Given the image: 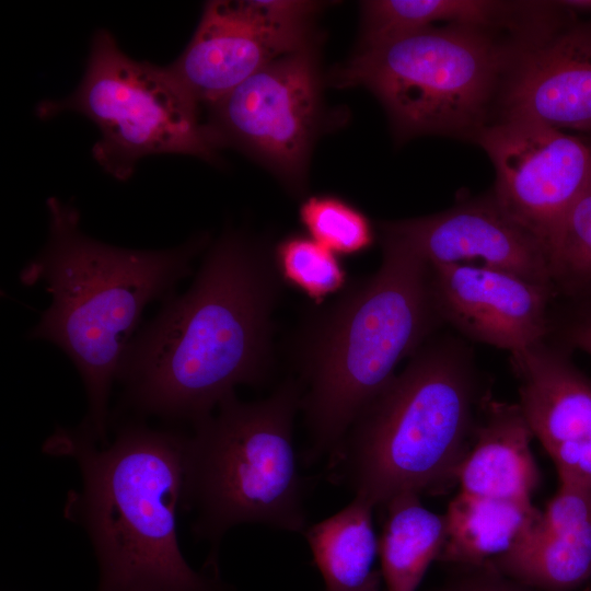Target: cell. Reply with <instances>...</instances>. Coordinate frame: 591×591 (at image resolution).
I'll return each instance as SVG.
<instances>
[{"instance_id":"obj_1","label":"cell","mask_w":591,"mask_h":591,"mask_svg":"<svg viewBox=\"0 0 591 591\" xmlns=\"http://www.w3.org/2000/svg\"><path fill=\"white\" fill-rule=\"evenodd\" d=\"M271 250L229 231L209 248L181 296L138 329L120 366L124 403L142 415L193 425L240 384H258L271 350L280 293Z\"/></svg>"},{"instance_id":"obj_2","label":"cell","mask_w":591,"mask_h":591,"mask_svg":"<svg viewBox=\"0 0 591 591\" xmlns=\"http://www.w3.org/2000/svg\"><path fill=\"white\" fill-rule=\"evenodd\" d=\"M186 442L178 430L130 421L101 445L81 426L59 427L44 443L80 468L81 489L69 493L63 512L92 543L97 591H229L217 572L194 570L179 548Z\"/></svg>"},{"instance_id":"obj_3","label":"cell","mask_w":591,"mask_h":591,"mask_svg":"<svg viewBox=\"0 0 591 591\" xmlns=\"http://www.w3.org/2000/svg\"><path fill=\"white\" fill-rule=\"evenodd\" d=\"M47 209V242L20 273L22 283H43L51 297L30 337L57 346L70 358L88 396L81 426L106 443L109 394L142 312L152 301L167 299L190 275L208 236L170 250L124 248L83 233L73 206L49 198Z\"/></svg>"},{"instance_id":"obj_4","label":"cell","mask_w":591,"mask_h":591,"mask_svg":"<svg viewBox=\"0 0 591 591\" xmlns=\"http://www.w3.org/2000/svg\"><path fill=\"white\" fill-rule=\"evenodd\" d=\"M430 267L399 239L382 233L375 274L323 314L304 351L301 398L314 454L338 452L347 430L441 324Z\"/></svg>"},{"instance_id":"obj_5","label":"cell","mask_w":591,"mask_h":591,"mask_svg":"<svg viewBox=\"0 0 591 591\" xmlns=\"http://www.w3.org/2000/svg\"><path fill=\"white\" fill-rule=\"evenodd\" d=\"M488 395L465 343L430 337L361 413L336 453L356 496L378 507L403 493L452 487Z\"/></svg>"},{"instance_id":"obj_6","label":"cell","mask_w":591,"mask_h":591,"mask_svg":"<svg viewBox=\"0 0 591 591\" xmlns=\"http://www.w3.org/2000/svg\"><path fill=\"white\" fill-rule=\"evenodd\" d=\"M517 37L474 26H432L356 48L328 82L371 92L399 141L428 135L474 140L496 113Z\"/></svg>"},{"instance_id":"obj_7","label":"cell","mask_w":591,"mask_h":591,"mask_svg":"<svg viewBox=\"0 0 591 591\" xmlns=\"http://www.w3.org/2000/svg\"><path fill=\"white\" fill-rule=\"evenodd\" d=\"M296 382L268 398L227 397L187 434L182 508L195 510L194 533L218 544L232 526L260 523L301 532L303 479L292 441L301 407Z\"/></svg>"},{"instance_id":"obj_8","label":"cell","mask_w":591,"mask_h":591,"mask_svg":"<svg viewBox=\"0 0 591 591\" xmlns=\"http://www.w3.org/2000/svg\"><path fill=\"white\" fill-rule=\"evenodd\" d=\"M65 112L89 118L100 131L94 160L111 176L128 179L149 155L185 154L218 161L213 135L201 106L181 86L167 67L127 56L113 35L97 31L84 76L69 96L42 102L38 116Z\"/></svg>"},{"instance_id":"obj_9","label":"cell","mask_w":591,"mask_h":591,"mask_svg":"<svg viewBox=\"0 0 591 591\" xmlns=\"http://www.w3.org/2000/svg\"><path fill=\"white\" fill-rule=\"evenodd\" d=\"M320 43L273 60L207 107L218 147L246 154L292 194L305 188L326 119Z\"/></svg>"},{"instance_id":"obj_10","label":"cell","mask_w":591,"mask_h":591,"mask_svg":"<svg viewBox=\"0 0 591 591\" xmlns=\"http://www.w3.org/2000/svg\"><path fill=\"white\" fill-rule=\"evenodd\" d=\"M327 2L208 1L171 74L209 107L273 60L321 42L314 27Z\"/></svg>"},{"instance_id":"obj_11","label":"cell","mask_w":591,"mask_h":591,"mask_svg":"<svg viewBox=\"0 0 591 591\" xmlns=\"http://www.w3.org/2000/svg\"><path fill=\"white\" fill-rule=\"evenodd\" d=\"M474 141L491 160L500 207L547 247L591 177V141L526 120H497Z\"/></svg>"},{"instance_id":"obj_12","label":"cell","mask_w":591,"mask_h":591,"mask_svg":"<svg viewBox=\"0 0 591 591\" xmlns=\"http://www.w3.org/2000/svg\"><path fill=\"white\" fill-rule=\"evenodd\" d=\"M568 15L518 36L495 121L591 129V21L572 22Z\"/></svg>"},{"instance_id":"obj_13","label":"cell","mask_w":591,"mask_h":591,"mask_svg":"<svg viewBox=\"0 0 591 591\" xmlns=\"http://www.w3.org/2000/svg\"><path fill=\"white\" fill-rule=\"evenodd\" d=\"M379 228L428 265L483 266L554 289L547 247L512 219L493 193L434 215L382 222Z\"/></svg>"},{"instance_id":"obj_14","label":"cell","mask_w":591,"mask_h":591,"mask_svg":"<svg viewBox=\"0 0 591 591\" xmlns=\"http://www.w3.org/2000/svg\"><path fill=\"white\" fill-rule=\"evenodd\" d=\"M429 267L441 322L465 338L512 354L549 336L553 288L483 266Z\"/></svg>"},{"instance_id":"obj_15","label":"cell","mask_w":591,"mask_h":591,"mask_svg":"<svg viewBox=\"0 0 591 591\" xmlns=\"http://www.w3.org/2000/svg\"><path fill=\"white\" fill-rule=\"evenodd\" d=\"M510 355L518 405L559 482L591 485V380L549 337Z\"/></svg>"},{"instance_id":"obj_16","label":"cell","mask_w":591,"mask_h":591,"mask_svg":"<svg viewBox=\"0 0 591 591\" xmlns=\"http://www.w3.org/2000/svg\"><path fill=\"white\" fill-rule=\"evenodd\" d=\"M541 591H575L591 578V485L559 482L526 533L491 560Z\"/></svg>"},{"instance_id":"obj_17","label":"cell","mask_w":591,"mask_h":591,"mask_svg":"<svg viewBox=\"0 0 591 591\" xmlns=\"http://www.w3.org/2000/svg\"><path fill=\"white\" fill-rule=\"evenodd\" d=\"M533 438L518 403L488 395L459 472V491L478 498L532 501L541 482L531 450Z\"/></svg>"},{"instance_id":"obj_18","label":"cell","mask_w":591,"mask_h":591,"mask_svg":"<svg viewBox=\"0 0 591 591\" xmlns=\"http://www.w3.org/2000/svg\"><path fill=\"white\" fill-rule=\"evenodd\" d=\"M374 508L356 496L343 510L304 531L324 591H380L382 573L374 568L379 553Z\"/></svg>"},{"instance_id":"obj_19","label":"cell","mask_w":591,"mask_h":591,"mask_svg":"<svg viewBox=\"0 0 591 591\" xmlns=\"http://www.w3.org/2000/svg\"><path fill=\"white\" fill-rule=\"evenodd\" d=\"M532 501L457 493L445 514L448 537L438 560L461 566L491 561L508 552L541 515Z\"/></svg>"},{"instance_id":"obj_20","label":"cell","mask_w":591,"mask_h":591,"mask_svg":"<svg viewBox=\"0 0 591 591\" xmlns=\"http://www.w3.org/2000/svg\"><path fill=\"white\" fill-rule=\"evenodd\" d=\"M383 506L386 518L378 541L386 591H416L447 542L445 514L427 509L415 493L399 494Z\"/></svg>"},{"instance_id":"obj_21","label":"cell","mask_w":591,"mask_h":591,"mask_svg":"<svg viewBox=\"0 0 591 591\" xmlns=\"http://www.w3.org/2000/svg\"><path fill=\"white\" fill-rule=\"evenodd\" d=\"M498 13L491 0H369L360 4L357 48L438 26V23L485 27Z\"/></svg>"},{"instance_id":"obj_22","label":"cell","mask_w":591,"mask_h":591,"mask_svg":"<svg viewBox=\"0 0 591 591\" xmlns=\"http://www.w3.org/2000/svg\"><path fill=\"white\" fill-rule=\"evenodd\" d=\"M271 259L280 281L315 304L344 290L348 282L339 256L306 233H291L276 243Z\"/></svg>"},{"instance_id":"obj_23","label":"cell","mask_w":591,"mask_h":591,"mask_svg":"<svg viewBox=\"0 0 591 591\" xmlns=\"http://www.w3.org/2000/svg\"><path fill=\"white\" fill-rule=\"evenodd\" d=\"M306 234L338 256H355L370 250L375 232L370 219L346 199L313 195L299 207Z\"/></svg>"},{"instance_id":"obj_24","label":"cell","mask_w":591,"mask_h":591,"mask_svg":"<svg viewBox=\"0 0 591 591\" xmlns=\"http://www.w3.org/2000/svg\"><path fill=\"white\" fill-rule=\"evenodd\" d=\"M555 293L591 289V177L548 246Z\"/></svg>"},{"instance_id":"obj_25","label":"cell","mask_w":591,"mask_h":591,"mask_svg":"<svg viewBox=\"0 0 591 591\" xmlns=\"http://www.w3.org/2000/svg\"><path fill=\"white\" fill-rule=\"evenodd\" d=\"M456 568L457 572L433 591H541L505 575L491 561Z\"/></svg>"},{"instance_id":"obj_26","label":"cell","mask_w":591,"mask_h":591,"mask_svg":"<svg viewBox=\"0 0 591 591\" xmlns=\"http://www.w3.org/2000/svg\"><path fill=\"white\" fill-rule=\"evenodd\" d=\"M567 343L591 356V310L578 316L565 331Z\"/></svg>"}]
</instances>
